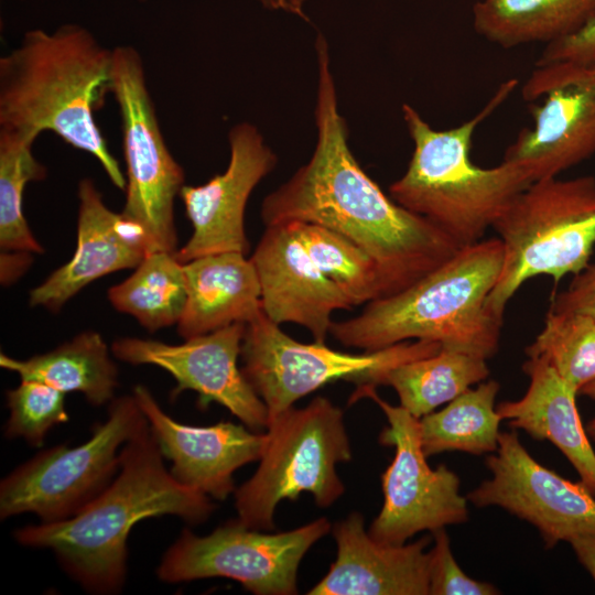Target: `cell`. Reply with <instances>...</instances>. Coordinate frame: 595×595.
<instances>
[{
  "label": "cell",
  "mask_w": 595,
  "mask_h": 595,
  "mask_svg": "<svg viewBox=\"0 0 595 595\" xmlns=\"http://www.w3.org/2000/svg\"><path fill=\"white\" fill-rule=\"evenodd\" d=\"M317 140L311 159L261 204L266 226L299 220L329 228L378 264L385 296L398 293L447 261L459 247L428 218L389 198L361 169L338 110L328 45L315 42Z\"/></svg>",
  "instance_id": "cell-1"
},
{
  "label": "cell",
  "mask_w": 595,
  "mask_h": 595,
  "mask_svg": "<svg viewBox=\"0 0 595 595\" xmlns=\"http://www.w3.org/2000/svg\"><path fill=\"white\" fill-rule=\"evenodd\" d=\"M149 423V422H148ZM149 424L120 451L113 480L73 517L13 531L23 547L51 550L64 572L90 594H116L127 577L128 538L152 517L205 522L216 509L210 497L177 483Z\"/></svg>",
  "instance_id": "cell-2"
},
{
  "label": "cell",
  "mask_w": 595,
  "mask_h": 595,
  "mask_svg": "<svg viewBox=\"0 0 595 595\" xmlns=\"http://www.w3.org/2000/svg\"><path fill=\"white\" fill-rule=\"evenodd\" d=\"M112 86V48L77 23L26 31L0 57V133L35 141L51 131L94 156L110 182L126 176L95 120Z\"/></svg>",
  "instance_id": "cell-3"
},
{
  "label": "cell",
  "mask_w": 595,
  "mask_h": 595,
  "mask_svg": "<svg viewBox=\"0 0 595 595\" xmlns=\"http://www.w3.org/2000/svg\"><path fill=\"white\" fill-rule=\"evenodd\" d=\"M502 256L498 237L461 247L407 289L367 303L355 317L333 321L329 333L364 351L430 340L488 359L499 348L504 323L488 304Z\"/></svg>",
  "instance_id": "cell-4"
},
{
  "label": "cell",
  "mask_w": 595,
  "mask_h": 595,
  "mask_svg": "<svg viewBox=\"0 0 595 595\" xmlns=\"http://www.w3.org/2000/svg\"><path fill=\"white\" fill-rule=\"evenodd\" d=\"M517 85V79L500 84L480 111L448 130L433 129L412 106H402L414 149L405 173L390 185V197L431 220L459 248L482 240L508 204L532 183L515 163L502 160L494 167H480L470 160L476 128Z\"/></svg>",
  "instance_id": "cell-5"
},
{
  "label": "cell",
  "mask_w": 595,
  "mask_h": 595,
  "mask_svg": "<svg viewBox=\"0 0 595 595\" xmlns=\"http://www.w3.org/2000/svg\"><path fill=\"white\" fill-rule=\"evenodd\" d=\"M501 270L488 304L504 317L507 303L533 277L559 282L588 264L595 247V177L532 182L496 219Z\"/></svg>",
  "instance_id": "cell-6"
},
{
  "label": "cell",
  "mask_w": 595,
  "mask_h": 595,
  "mask_svg": "<svg viewBox=\"0 0 595 595\" xmlns=\"http://www.w3.org/2000/svg\"><path fill=\"white\" fill-rule=\"evenodd\" d=\"M267 441L255 474L236 488L238 520L252 529L273 530L283 499L309 493L320 507L333 505L345 490L336 465L351 459L340 408L324 397L285 410L268 422Z\"/></svg>",
  "instance_id": "cell-7"
},
{
  "label": "cell",
  "mask_w": 595,
  "mask_h": 595,
  "mask_svg": "<svg viewBox=\"0 0 595 595\" xmlns=\"http://www.w3.org/2000/svg\"><path fill=\"white\" fill-rule=\"evenodd\" d=\"M148 424L133 394L113 398L107 419L83 444L41 451L2 478L1 520L21 513H34L41 523L73 517L113 480L122 446Z\"/></svg>",
  "instance_id": "cell-8"
},
{
  "label": "cell",
  "mask_w": 595,
  "mask_h": 595,
  "mask_svg": "<svg viewBox=\"0 0 595 595\" xmlns=\"http://www.w3.org/2000/svg\"><path fill=\"white\" fill-rule=\"evenodd\" d=\"M440 349L439 343L430 340H407L360 354L335 350L325 343L304 344L284 333L262 310L246 325L240 357L241 370L266 404L269 422L329 382L377 387L391 368Z\"/></svg>",
  "instance_id": "cell-9"
},
{
  "label": "cell",
  "mask_w": 595,
  "mask_h": 595,
  "mask_svg": "<svg viewBox=\"0 0 595 595\" xmlns=\"http://www.w3.org/2000/svg\"><path fill=\"white\" fill-rule=\"evenodd\" d=\"M111 94L119 109L127 169L121 214L141 230L148 253L176 252L174 203L184 186V170L165 143L142 57L131 45L112 48Z\"/></svg>",
  "instance_id": "cell-10"
},
{
  "label": "cell",
  "mask_w": 595,
  "mask_h": 595,
  "mask_svg": "<svg viewBox=\"0 0 595 595\" xmlns=\"http://www.w3.org/2000/svg\"><path fill=\"white\" fill-rule=\"evenodd\" d=\"M331 530L324 517L277 533L249 528L238 519L207 536L184 529L163 554L156 575L170 584L226 577L256 595L298 594L302 559Z\"/></svg>",
  "instance_id": "cell-11"
},
{
  "label": "cell",
  "mask_w": 595,
  "mask_h": 595,
  "mask_svg": "<svg viewBox=\"0 0 595 595\" xmlns=\"http://www.w3.org/2000/svg\"><path fill=\"white\" fill-rule=\"evenodd\" d=\"M370 398L382 410L389 426L379 442L394 447V456L381 475L383 504L369 534L386 544H404L421 531H436L468 520L467 497L459 477L445 465L432 468L422 450L419 419L401 405L381 399L376 387H356L349 403Z\"/></svg>",
  "instance_id": "cell-12"
},
{
  "label": "cell",
  "mask_w": 595,
  "mask_h": 595,
  "mask_svg": "<svg viewBox=\"0 0 595 595\" xmlns=\"http://www.w3.org/2000/svg\"><path fill=\"white\" fill-rule=\"evenodd\" d=\"M533 126L522 129L504 161L532 182L558 177L595 154V67L571 62L537 66L522 87Z\"/></svg>",
  "instance_id": "cell-13"
},
{
  "label": "cell",
  "mask_w": 595,
  "mask_h": 595,
  "mask_svg": "<svg viewBox=\"0 0 595 595\" xmlns=\"http://www.w3.org/2000/svg\"><path fill=\"white\" fill-rule=\"evenodd\" d=\"M491 478L467 494L476 507L497 506L531 523L545 548L578 536H595V496L538 463L515 431L499 435L486 458Z\"/></svg>",
  "instance_id": "cell-14"
},
{
  "label": "cell",
  "mask_w": 595,
  "mask_h": 595,
  "mask_svg": "<svg viewBox=\"0 0 595 595\" xmlns=\"http://www.w3.org/2000/svg\"><path fill=\"white\" fill-rule=\"evenodd\" d=\"M246 325L236 323L178 345L123 337L112 343L111 353L123 363L153 365L172 375L176 386L171 399L185 390L195 391L198 408L216 402L247 428L259 431L268 426V411L238 367Z\"/></svg>",
  "instance_id": "cell-15"
},
{
  "label": "cell",
  "mask_w": 595,
  "mask_h": 595,
  "mask_svg": "<svg viewBox=\"0 0 595 595\" xmlns=\"http://www.w3.org/2000/svg\"><path fill=\"white\" fill-rule=\"evenodd\" d=\"M228 140L230 159L225 172L205 184L184 185L181 190L180 197L193 227L188 241L175 252L182 263L210 253L249 251L246 205L278 159L260 131L249 122L234 126Z\"/></svg>",
  "instance_id": "cell-16"
},
{
  "label": "cell",
  "mask_w": 595,
  "mask_h": 595,
  "mask_svg": "<svg viewBox=\"0 0 595 595\" xmlns=\"http://www.w3.org/2000/svg\"><path fill=\"white\" fill-rule=\"evenodd\" d=\"M132 394L163 457L172 463L171 475L185 487L225 500L236 490L234 473L261 457L266 433L230 421L208 426L184 424L162 410L145 386H134Z\"/></svg>",
  "instance_id": "cell-17"
},
{
  "label": "cell",
  "mask_w": 595,
  "mask_h": 595,
  "mask_svg": "<svg viewBox=\"0 0 595 595\" xmlns=\"http://www.w3.org/2000/svg\"><path fill=\"white\" fill-rule=\"evenodd\" d=\"M250 259L264 314L305 327L316 343H325L335 311L354 307L310 257L292 220L266 226Z\"/></svg>",
  "instance_id": "cell-18"
},
{
  "label": "cell",
  "mask_w": 595,
  "mask_h": 595,
  "mask_svg": "<svg viewBox=\"0 0 595 595\" xmlns=\"http://www.w3.org/2000/svg\"><path fill=\"white\" fill-rule=\"evenodd\" d=\"M78 199L75 252L30 291L32 307L57 312L89 283L109 273L136 268L148 255L141 230L105 204L93 180L79 182Z\"/></svg>",
  "instance_id": "cell-19"
},
{
  "label": "cell",
  "mask_w": 595,
  "mask_h": 595,
  "mask_svg": "<svg viewBox=\"0 0 595 595\" xmlns=\"http://www.w3.org/2000/svg\"><path fill=\"white\" fill-rule=\"evenodd\" d=\"M336 560L309 595H428L431 540L386 544L365 529L354 511L332 527Z\"/></svg>",
  "instance_id": "cell-20"
},
{
  "label": "cell",
  "mask_w": 595,
  "mask_h": 595,
  "mask_svg": "<svg viewBox=\"0 0 595 595\" xmlns=\"http://www.w3.org/2000/svg\"><path fill=\"white\" fill-rule=\"evenodd\" d=\"M522 370L530 379L527 392L499 403L498 414L512 429L555 445L595 496V452L576 408L577 393L541 357H528Z\"/></svg>",
  "instance_id": "cell-21"
},
{
  "label": "cell",
  "mask_w": 595,
  "mask_h": 595,
  "mask_svg": "<svg viewBox=\"0 0 595 595\" xmlns=\"http://www.w3.org/2000/svg\"><path fill=\"white\" fill-rule=\"evenodd\" d=\"M186 304L177 323L184 339L236 324L261 312V288L251 259L237 251L205 255L184 263Z\"/></svg>",
  "instance_id": "cell-22"
},
{
  "label": "cell",
  "mask_w": 595,
  "mask_h": 595,
  "mask_svg": "<svg viewBox=\"0 0 595 595\" xmlns=\"http://www.w3.org/2000/svg\"><path fill=\"white\" fill-rule=\"evenodd\" d=\"M0 366L21 380H35L64 393L79 392L94 407L109 403L118 387V368L102 336L85 331L56 348L26 359L0 354Z\"/></svg>",
  "instance_id": "cell-23"
},
{
  "label": "cell",
  "mask_w": 595,
  "mask_h": 595,
  "mask_svg": "<svg viewBox=\"0 0 595 595\" xmlns=\"http://www.w3.org/2000/svg\"><path fill=\"white\" fill-rule=\"evenodd\" d=\"M477 34L504 48L573 35L595 17V0H480L473 6Z\"/></svg>",
  "instance_id": "cell-24"
},
{
  "label": "cell",
  "mask_w": 595,
  "mask_h": 595,
  "mask_svg": "<svg viewBox=\"0 0 595 595\" xmlns=\"http://www.w3.org/2000/svg\"><path fill=\"white\" fill-rule=\"evenodd\" d=\"M486 360L463 350L441 347L432 356L391 368L381 377L379 386L392 387L400 405L420 419L485 381L490 372Z\"/></svg>",
  "instance_id": "cell-25"
},
{
  "label": "cell",
  "mask_w": 595,
  "mask_h": 595,
  "mask_svg": "<svg viewBox=\"0 0 595 595\" xmlns=\"http://www.w3.org/2000/svg\"><path fill=\"white\" fill-rule=\"evenodd\" d=\"M499 389L496 380L480 382L442 410L420 418V440L425 456L451 451L474 455L496 452L502 421L495 407Z\"/></svg>",
  "instance_id": "cell-26"
},
{
  "label": "cell",
  "mask_w": 595,
  "mask_h": 595,
  "mask_svg": "<svg viewBox=\"0 0 595 595\" xmlns=\"http://www.w3.org/2000/svg\"><path fill=\"white\" fill-rule=\"evenodd\" d=\"M186 298L184 263L167 251L148 253L129 278L108 290L112 306L150 332L177 324Z\"/></svg>",
  "instance_id": "cell-27"
},
{
  "label": "cell",
  "mask_w": 595,
  "mask_h": 595,
  "mask_svg": "<svg viewBox=\"0 0 595 595\" xmlns=\"http://www.w3.org/2000/svg\"><path fill=\"white\" fill-rule=\"evenodd\" d=\"M298 235L320 270L333 281L353 306L385 296L377 262L347 237L324 226L292 220Z\"/></svg>",
  "instance_id": "cell-28"
},
{
  "label": "cell",
  "mask_w": 595,
  "mask_h": 595,
  "mask_svg": "<svg viewBox=\"0 0 595 595\" xmlns=\"http://www.w3.org/2000/svg\"><path fill=\"white\" fill-rule=\"evenodd\" d=\"M33 143L0 133V247L4 251H44L23 213L25 186L47 175L46 167L33 155Z\"/></svg>",
  "instance_id": "cell-29"
},
{
  "label": "cell",
  "mask_w": 595,
  "mask_h": 595,
  "mask_svg": "<svg viewBox=\"0 0 595 595\" xmlns=\"http://www.w3.org/2000/svg\"><path fill=\"white\" fill-rule=\"evenodd\" d=\"M524 353L545 359L578 394L595 380V316L549 310L543 328Z\"/></svg>",
  "instance_id": "cell-30"
},
{
  "label": "cell",
  "mask_w": 595,
  "mask_h": 595,
  "mask_svg": "<svg viewBox=\"0 0 595 595\" xmlns=\"http://www.w3.org/2000/svg\"><path fill=\"white\" fill-rule=\"evenodd\" d=\"M65 394L35 380H21L7 390L9 418L3 426L7 439H23L29 445L40 447L46 434L56 425L68 422Z\"/></svg>",
  "instance_id": "cell-31"
},
{
  "label": "cell",
  "mask_w": 595,
  "mask_h": 595,
  "mask_svg": "<svg viewBox=\"0 0 595 595\" xmlns=\"http://www.w3.org/2000/svg\"><path fill=\"white\" fill-rule=\"evenodd\" d=\"M430 550V595H496L500 592L490 583L469 577L455 561L445 528L433 531Z\"/></svg>",
  "instance_id": "cell-32"
},
{
  "label": "cell",
  "mask_w": 595,
  "mask_h": 595,
  "mask_svg": "<svg viewBox=\"0 0 595 595\" xmlns=\"http://www.w3.org/2000/svg\"><path fill=\"white\" fill-rule=\"evenodd\" d=\"M558 62L582 65L595 63V17L580 31L545 46L537 61V66Z\"/></svg>",
  "instance_id": "cell-33"
},
{
  "label": "cell",
  "mask_w": 595,
  "mask_h": 595,
  "mask_svg": "<svg viewBox=\"0 0 595 595\" xmlns=\"http://www.w3.org/2000/svg\"><path fill=\"white\" fill-rule=\"evenodd\" d=\"M549 310L595 316V263L575 274L567 288L552 298Z\"/></svg>",
  "instance_id": "cell-34"
},
{
  "label": "cell",
  "mask_w": 595,
  "mask_h": 595,
  "mask_svg": "<svg viewBox=\"0 0 595 595\" xmlns=\"http://www.w3.org/2000/svg\"><path fill=\"white\" fill-rule=\"evenodd\" d=\"M580 563L595 581V536H578L569 541Z\"/></svg>",
  "instance_id": "cell-35"
},
{
  "label": "cell",
  "mask_w": 595,
  "mask_h": 595,
  "mask_svg": "<svg viewBox=\"0 0 595 595\" xmlns=\"http://www.w3.org/2000/svg\"><path fill=\"white\" fill-rule=\"evenodd\" d=\"M32 253L17 252V255H10L6 251L1 255V282L9 283L15 277L20 275L32 261Z\"/></svg>",
  "instance_id": "cell-36"
},
{
  "label": "cell",
  "mask_w": 595,
  "mask_h": 595,
  "mask_svg": "<svg viewBox=\"0 0 595 595\" xmlns=\"http://www.w3.org/2000/svg\"><path fill=\"white\" fill-rule=\"evenodd\" d=\"M267 9L282 11L309 21L305 12L306 0H257Z\"/></svg>",
  "instance_id": "cell-37"
},
{
  "label": "cell",
  "mask_w": 595,
  "mask_h": 595,
  "mask_svg": "<svg viewBox=\"0 0 595 595\" xmlns=\"http://www.w3.org/2000/svg\"><path fill=\"white\" fill-rule=\"evenodd\" d=\"M578 393L595 401V380L584 386Z\"/></svg>",
  "instance_id": "cell-38"
},
{
  "label": "cell",
  "mask_w": 595,
  "mask_h": 595,
  "mask_svg": "<svg viewBox=\"0 0 595 595\" xmlns=\"http://www.w3.org/2000/svg\"><path fill=\"white\" fill-rule=\"evenodd\" d=\"M586 433L591 440L595 443V418L591 420L586 426Z\"/></svg>",
  "instance_id": "cell-39"
},
{
  "label": "cell",
  "mask_w": 595,
  "mask_h": 595,
  "mask_svg": "<svg viewBox=\"0 0 595 595\" xmlns=\"http://www.w3.org/2000/svg\"><path fill=\"white\" fill-rule=\"evenodd\" d=\"M139 1L143 2V1H147V0H139Z\"/></svg>",
  "instance_id": "cell-40"
},
{
  "label": "cell",
  "mask_w": 595,
  "mask_h": 595,
  "mask_svg": "<svg viewBox=\"0 0 595 595\" xmlns=\"http://www.w3.org/2000/svg\"><path fill=\"white\" fill-rule=\"evenodd\" d=\"M594 67H595V63H594Z\"/></svg>",
  "instance_id": "cell-41"
}]
</instances>
